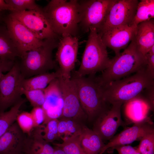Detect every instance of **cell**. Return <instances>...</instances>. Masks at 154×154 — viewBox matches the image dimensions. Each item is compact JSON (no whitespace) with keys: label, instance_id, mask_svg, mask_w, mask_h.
<instances>
[{"label":"cell","instance_id":"obj_23","mask_svg":"<svg viewBox=\"0 0 154 154\" xmlns=\"http://www.w3.org/2000/svg\"><path fill=\"white\" fill-rule=\"evenodd\" d=\"M20 54L6 26L0 25V60L14 62Z\"/></svg>","mask_w":154,"mask_h":154},{"label":"cell","instance_id":"obj_14","mask_svg":"<svg viewBox=\"0 0 154 154\" xmlns=\"http://www.w3.org/2000/svg\"><path fill=\"white\" fill-rule=\"evenodd\" d=\"M121 103H116L94 121L92 130L104 142L110 140L119 127L125 125L121 115Z\"/></svg>","mask_w":154,"mask_h":154},{"label":"cell","instance_id":"obj_8","mask_svg":"<svg viewBox=\"0 0 154 154\" xmlns=\"http://www.w3.org/2000/svg\"><path fill=\"white\" fill-rule=\"evenodd\" d=\"M25 79L19 68V63L13 66L0 81V113L5 112L22 98L21 90Z\"/></svg>","mask_w":154,"mask_h":154},{"label":"cell","instance_id":"obj_42","mask_svg":"<svg viewBox=\"0 0 154 154\" xmlns=\"http://www.w3.org/2000/svg\"><path fill=\"white\" fill-rule=\"evenodd\" d=\"M1 18H2L1 11H0V21L1 20Z\"/></svg>","mask_w":154,"mask_h":154},{"label":"cell","instance_id":"obj_37","mask_svg":"<svg viewBox=\"0 0 154 154\" xmlns=\"http://www.w3.org/2000/svg\"><path fill=\"white\" fill-rule=\"evenodd\" d=\"M15 63L14 62L0 60V81L4 74L3 73L9 71Z\"/></svg>","mask_w":154,"mask_h":154},{"label":"cell","instance_id":"obj_25","mask_svg":"<svg viewBox=\"0 0 154 154\" xmlns=\"http://www.w3.org/2000/svg\"><path fill=\"white\" fill-rule=\"evenodd\" d=\"M154 18V0H141L138 3L135 15L130 27L135 28L139 23Z\"/></svg>","mask_w":154,"mask_h":154},{"label":"cell","instance_id":"obj_21","mask_svg":"<svg viewBox=\"0 0 154 154\" xmlns=\"http://www.w3.org/2000/svg\"><path fill=\"white\" fill-rule=\"evenodd\" d=\"M78 140L82 148L86 154H100L105 145L96 132L84 124L79 134Z\"/></svg>","mask_w":154,"mask_h":154},{"label":"cell","instance_id":"obj_16","mask_svg":"<svg viewBox=\"0 0 154 154\" xmlns=\"http://www.w3.org/2000/svg\"><path fill=\"white\" fill-rule=\"evenodd\" d=\"M136 28L121 25L110 28L99 34L107 47L112 50L117 56L122 49L125 48L133 38Z\"/></svg>","mask_w":154,"mask_h":154},{"label":"cell","instance_id":"obj_9","mask_svg":"<svg viewBox=\"0 0 154 154\" xmlns=\"http://www.w3.org/2000/svg\"><path fill=\"white\" fill-rule=\"evenodd\" d=\"M10 14L20 21L39 39H60L52 30L42 9L11 12Z\"/></svg>","mask_w":154,"mask_h":154},{"label":"cell","instance_id":"obj_5","mask_svg":"<svg viewBox=\"0 0 154 154\" xmlns=\"http://www.w3.org/2000/svg\"><path fill=\"white\" fill-rule=\"evenodd\" d=\"M90 33L82 55L80 66L73 77H82L95 75L103 71L108 66L110 59L107 47L97 30H90Z\"/></svg>","mask_w":154,"mask_h":154},{"label":"cell","instance_id":"obj_22","mask_svg":"<svg viewBox=\"0 0 154 154\" xmlns=\"http://www.w3.org/2000/svg\"><path fill=\"white\" fill-rule=\"evenodd\" d=\"M125 103V114L127 119L134 123L145 120L150 110L148 103L139 95Z\"/></svg>","mask_w":154,"mask_h":154},{"label":"cell","instance_id":"obj_26","mask_svg":"<svg viewBox=\"0 0 154 154\" xmlns=\"http://www.w3.org/2000/svg\"><path fill=\"white\" fill-rule=\"evenodd\" d=\"M26 101V99L22 98L9 110L0 113V137L16 121L21 107Z\"/></svg>","mask_w":154,"mask_h":154},{"label":"cell","instance_id":"obj_27","mask_svg":"<svg viewBox=\"0 0 154 154\" xmlns=\"http://www.w3.org/2000/svg\"><path fill=\"white\" fill-rule=\"evenodd\" d=\"M80 130L71 136L62 137V143H53V145L61 149L66 154H86L79 142L78 135Z\"/></svg>","mask_w":154,"mask_h":154},{"label":"cell","instance_id":"obj_10","mask_svg":"<svg viewBox=\"0 0 154 154\" xmlns=\"http://www.w3.org/2000/svg\"><path fill=\"white\" fill-rule=\"evenodd\" d=\"M58 78L63 102L62 114L59 118L71 119L83 123L87 118L81 105L75 82L72 78L60 76Z\"/></svg>","mask_w":154,"mask_h":154},{"label":"cell","instance_id":"obj_2","mask_svg":"<svg viewBox=\"0 0 154 154\" xmlns=\"http://www.w3.org/2000/svg\"><path fill=\"white\" fill-rule=\"evenodd\" d=\"M154 79L146 66L133 75L104 85L101 84L104 99L109 104H123L139 96L145 88L154 85Z\"/></svg>","mask_w":154,"mask_h":154},{"label":"cell","instance_id":"obj_32","mask_svg":"<svg viewBox=\"0 0 154 154\" xmlns=\"http://www.w3.org/2000/svg\"><path fill=\"white\" fill-rule=\"evenodd\" d=\"M5 2L10 5L13 11H22L38 9L40 7L34 0H6Z\"/></svg>","mask_w":154,"mask_h":154},{"label":"cell","instance_id":"obj_1","mask_svg":"<svg viewBox=\"0 0 154 154\" xmlns=\"http://www.w3.org/2000/svg\"><path fill=\"white\" fill-rule=\"evenodd\" d=\"M42 9L56 34L77 37L80 21L78 0H52Z\"/></svg>","mask_w":154,"mask_h":154},{"label":"cell","instance_id":"obj_41","mask_svg":"<svg viewBox=\"0 0 154 154\" xmlns=\"http://www.w3.org/2000/svg\"><path fill=\"white\" fill-rule=\"evenodd\" d=\"M147 53L151 54H154V45L150 48Z\"/></svg>","mask_w":154,"mask_h":154},{"label":"cell","instance_id":"obj_28","mask_svg":"<svg viewBox=\"0 0 154 154\" xmlns=\"http://www.w3.org/2000/svg\"><path fill=\"white\" fill-rule=\"evenodd\" d=\"M58 128L59 137L71 136L79 132L84 123L74 119L65 118H58Z\"/></svg>","mask_w":154,"mask_h":154},{"label":"cell","instance_id":"obj_6","mask_svg":"<svg viewBox=\"0 0 154 154\" xmlns=\"http://www.w3.org/2000/svg\"><path fill=\"white\" fill-rule=\"evenodd\" d=\"M60 39H45L42 45L27 51L21 57L19 65L25 78L48 72L55 67L52 52L57 47Z\"/></svg>","mask_w":154,"mask_h":154},{"label":"cell","instance_id":"obj_13","mask_svg":"<svg viewBox=\"0 0 154 154\" xmlns=\"http://www.w3.org/2000/svg\"><path fill=\"white\" fill-rule=\"evenodd\" d=\"M79 46L78 37L66 35L61 37L56 54V61L62 77L70 78L76 61Z\"/></svg>","mask_w":154,"mask_h":154},{"label":"cell","instance_id":"obj_3","mask_svg":"<svg viewBox=\"0 0 154 154\" xmlns=\"http://www.w3.org/2000/svg\"><path fill=\"white\" fill-rule=\"evenodd\" d=\"M147 63L145 56L138 49L133 38L123 52L110 59L98 79L102 85H104L137 72L145 67Z\"/></svg>","mask_w":154,"mask_h":154},{"label":"cell","instance_id":"obj_31","mask_svg":"<svg viewBox=\"0 0 154 154\" xmlns=\"http://www.w3.org/2000/svg\"><path fill=\"white\" fill-rule=\"evenodd\" d=\"M16 122L22 131L27 135L29 134L35 128L30 112L25 111L20 112L17 117Z\"/></svg>","mask_w":154,"mask_h":154},{"label":"cell","instance_id":"obj_7","mask_svg":"<svg viewBox=\"0 0 154 154\" xmlns=\"http://www.w3.org/2000/svg\"><path fill=\"white\" fill-rule=\"evenodd\" d=\"M116 0L78 1L80 21L79 28L84 33L90 29L97 31L103 25L109 11Z\"/></svg>","mask_w":154,"mask_h":154},{"label":"cell","instance_id":"obj_35","mask_svg":"<svg viewBox=\"0 0 154 154\" xmlns=\"http://www.w3.org/2000/svg\"><path fill=\"white\" fill-rule=\"evenodd\" d=\"M144 96H140L149 105L151 110L154 108V85L150 86L144 90L142 92Z\"/></svg>","mask_w":154,"mask_h":154},{"label":"cell","instance_id":"obj_19","mask_svg":"<svg viewBox=\"0 0 154 154\" xmlns=\"http://www.w3.org/2000/svg\"><path fill=\"white\" fill-rule=\"evenodd\" d=\"M41 125L26 134L23 154H53L54 147L43 139Z\"/></svg>","mask_w":154,"mask_h":154},{"label":"cell","instance_id":"obj_24","mask_svg":"<svg viewBox=\"0 0 154 154\" xmlns=\"http://www.w3.org/2000/svg\"><path fill=\"white\" fill-rule=\"evenodd\" d=\"M62 76L59 68L54 72L39 74L23 80L22 87L26 90L44 89L53 80Z\"/></svg>","mask_w":154,"mask_h":154},{"label":"cell","instance_id":"obj_36","mask_svg":"<svg viewBox=\"0 0 154 154\" xmlns=\"http://www.w3.org/2000/svg\"><path fill=\"white\" fill-rule=\"evenodd\" d=\"M118 154H141L136 149L129 145H124L115 147Z\"/></svg>","mask_w":154,"mask_h":154},{"label":"cell","instance_id":"obj_18","mask_svg":"<svg viewBox=\"0 0 154 154\" xmlns=\"http://www.w3.org/2000/svg\"><path fill=\"white\" fill-rule=\"evenodd\" d=\"M26 136L16 121L0 137V154H23Z\"/></svg>","mask_w":154,"mask_h":154},{"label":"cell","instance_id":"obj_34","mask_svg":"<svg viewBox=\"0 0 154 154\" xmlns=\"http://www.w3.org/2000/svg\"><path fill=\"white\" fill-rule=\"evenodd\" d=\"M30 113L34 122L35 127L43 123L45 119V114L42 107H33Z\"/></svg>","mask_w":154,"mask_h":154},{"label":"cell","instance_id":"obj_38","mask_svg":"<svg viewBox=\"0 0 154 154\" xmlns=\"http://www.w3.org/2000/svg\"><path fill=\"white\" fill-rule=\"evenodd\" d=\"M147 59V68L151 76L154 78V54H147L145 55Z\"/></svg>","mask_w":154,"mask_h":154},{"label":"cell","instance_id":"obj_29","mask_svg":"<svg viewBox=\"0 0 154 154\" xmlns=\"http://www.w3.org/2000/svg\"><path fill=\"white\" fill-rule=\"evenodd\" d=\"M58 119H50L42 125V135L48 143L52 142L59 137L58 128Z\"/></svg>","mask_w":154,"mask_h":154},{"label":"cell","instance_id":"obj_12","mask_svg":"<svg viewBox=\"0 0 154 154\" xmlns=\"http://www.w3.org/2000/svg\"><path fill=\"white\" fill-rule=\"evenodd\" d=\"M137 0H116L110 8L101 27L98 31L101 34L112 27L121 25L130 27L136 12Z\"/></svg>","mask_w":154,"mask_h":154},{"label":"cell","instance_id":"obj_39","mask_svg":"<svg viewBox=\"0 0 154 154\" xmlns=\"http://www.w3.org/2000/svg\"><path fill=\"white\" fill-rule=\"evenodd\" d=\"M9 10L13 12L14 10L9 4L6 3L5 0H0V11Z\"/></svg>","mask_w":154,"mask_h":154},{"label":"cell","instance_id":"obj_17","mask_svg":"<svg viewBox=\"0 0 154 154\" xmlns=\"http://www.w3.org/2000/svg\"><path fill=\"white\" fill-rule=\"evenodd\" d=\"M58 78L52 81L44 89L45 100L42 107L45 112L46 122L58 119L62 114L63 102Z\"/></svg>","mask_w":154,"mask_h":154},{"label":"cell","instance_id":"obj_4","mask_svg":"<svg viewBox=\"0 0 154 154\" xmlns=\"http://www.w3.org/2000/svg\"><path fill=\"white\" fill-rule=\"evenodd\" d=\"M76 85L82 108L90 122L94 121L101 114L110 109L105 100L103 88L98 77H72Z\"/></svg>","mask_w":154,"mask_h":154},{"label":"cell","instance_id":"obj_20","mask_svg":"<svg viewBox=\"0 0 154 154\" xmlns=\"http://www.w3.org/2000/svg\"><path fill=\"white\" fill-rule=\"evenodd\" d=\"M134 38L138 49L145 56L154 45V19L139 23L136 27Z\"/></svg>","mask_w":154,"mask_h":154},{"label":"cell","instance_id":"obj_30","mask_svg":"<svg viewBox=\"0 0 154 154\" xmlns=\"http://www.w3.org/2000/svg\"><path fill=\"white\" fill-rule=\"evenodd\" d=\"M44 89L26 90L21 87V92L33 107H42L45 100Z\"/></svg>","mask_w":154,"mask_h":154},{"label":"cell","instance_id":"obj_11","mask_svg":"<svg viewBox=\"0 0 154 154\" xmlns=\"http://www.w3.org/2000/svg\"><path fill=\"white\" fill-rule=\"evenodd\" d=\"M4 21L21 57L27 51L37 48L44 43L45 40L38 38L20 21L10 14L5 18Z\"/></svg>","mask_w":154,"mask_h":154},{"label":"cell","instance_id":"obj_33","mask_svg":"<svg viewBox=\"0 0 154 154\" xmlns=\"http://www.w3.org/2000/svg\"><path fill=\"white\" fill-rule=\"evenodd\" d=\"M136 149L141 154H154V131L144 135Z\"/></svg>","mask_w":154,"mask_h":154},{"label":"cell","instance_id":"obj_40","mask_svg":"<svg viewBox=\"0 0 154 154\" xmlns=\"http://www.w3.org/2000/svg\"><path fill=\"white\" fill-rule=\"evenodd\" d=\"M53 147L54 148L53 154H66L61 149L55 146H54V147Z\"/></svg>","mask_w":154,"mask_h":154},{"label":"cell","instance_id":"obj_15","mask_svg":"<svg viewBox=\"0 0 154 154\" xmlns=\"http://www.w3.org/2000/svg\"><path fill=\"white\" fill-rule=\"evenodd\" d=\"M154 131L153 123L149 118L142 121L134 123L118 134L114 135L102 149L100 154L107 150H114L116 147L126 145L140 140L146 134Z\"/></svg>","mask_w":154,"mask_h":154}]
</instances>
